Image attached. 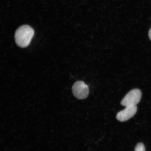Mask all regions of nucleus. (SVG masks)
Returning a JSON list of instances; mask_svg holds the SVG:
<instances>
[{"mask_svg": "<svg viewBox=\"0 0 151 151\" xmlns=\"http://www.w3.org/2000/svg\"><path fill=\"white\" fill-rule=\"evenodd\" d=\"M35 34L33 28L29 25L20 26L16 30L15 40L17 45L22 48L27 47L31 42Z\"/></svg>", "mask_w": 151, "mask_h": 151, "instance_id": "nucleus-1", "label": "nucleus"}, {"mask_svg": "<svg viewBox=\"0 0 151 151\" xmlns=\"http://www.w3.org/2000/svg\"><path fill=\"white\" fill-rule=\"evenodd\" d=\"M142 93L138 89H133L126 94L122 99L121 104L125 107L137 106L140 101Z\"/></svg>", "mask_w": 151, "mask_h": 151, "instance_id": "nucleus-2", "label": "nucleus"}, {"mask_svg": "<svg viewBox=\"0 0 151 151\" xmlns=\"http://www.w3.org/2000/svg\"><path fill=\"white\" fill-rule=\"evenodd\" d=\"M73 95L79 99H86L89 93V88L87 85L82 81L75 82L72 87Z\"/></svg>", "mask_w": 151, "mask_h": 151, "instance_id": "nucleus-3", "label": "nucleus"}, {"mask_svg": "<svg viewBox=\"0 0 151 151\" xmlns=\"http://www.w3.org/2000/svg\"><path fill=\"white\" fill-rule=\"evenodd\" d=\"M137 111V106H126L123 110L118 113L116 116L117 119L121 122L126 121L134 116Z\"/></svg>", "mask_w": 151, "mask_h": 151, "instance_id": "nucleus-4", "label": "nucleus"}, {"mask_svg": "<svg viewBox=\"0 0 151 151\" xmlns=\"http://www.w3.org/2000/svg\"><path fill=\"white\" fill-rule=\"evenodd\" d=\"M135 151H145L144 145L142 143H139L136 146Z\"/></svg>", "mask_w": 151, "mask_h": 151, "instance_id": "nucleus-5", "label": "nucleus"}, {"mask_svg": "<svg viewBox=\"0 0 151 151\" xmlns=\"http://www.w3.org/2000/svg\"><path fill=\"white\" fill-rule=\"evenodd\" d=\"M148 35L149 38H150V40L151 41V28L150 29V30H149L148 32Z\"/></svg>", "mask_w": 151, "mask_h": 151, "instance_id": "nucleus-6", "label": "nucleus"}]
</instances>
